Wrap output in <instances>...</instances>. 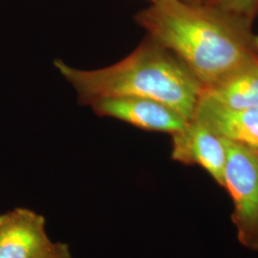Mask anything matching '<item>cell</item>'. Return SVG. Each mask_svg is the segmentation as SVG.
Returning <instances> with one entry per match:
<instances>
[{
	"mask_svg": "<svg viewBox=\"0 0 258 258\" xmlns=\"http://www.w3.org/2000/svg\"><path fill=\"white\" fill-rule=\"evenodd\" d=\"M186 3H191V4H204L206 0H182Z\"/></svg>",
	"mask_w": 258,
	"mask_h": 258,
	"instance_id": "cell-11",
	"label": "cell"
},
{
	"mask_svg": "<svg viewBox=\"0 0 258 258\" xmlns=\"http://www.w3.org/2000/svg\"><path fill=\"white\" fill-rule=\"evenodd\" d=\"M52 243L42 215L25 208L0 214V258H37Z\"/></svg>",
	"mask_w": 258,
	"mask_h": 258,
	"instance_id": "cell-6",
	"label": "cell"
},
{
	"mask_svg": "<svg viewBox=\"0 0 258 258\" xmlns=\"http://www.w3.org/2000/svg\"><path fill=\"white\" fill-rule=\"evenodd\" d=\"M54 65L83 105L110 98H146L191 120L203 93V85L188 68L149 37L123 59L104 68L78 69L58 58Z\"/></svg>",
	"mask_w": 258,
	"mask_h": 258,
	"instance_id": "cell-2",
	"label": "cell"
},
{
	"mask_svg": "<svg viewBox=\"0 0 258 258\" xmlns=\"http://www.w3.org/2000/svg\"><path fill=\"white\" fill-rule=\"evenodd\" d=\"M202 94L231 109L258 108V57L204 88Z\"/></svg>",
	"mask_w": 258,
	"mask_h": 258,
	"instance_id": "cell-8",
	"label": "cell"
},
{
	"mask_svg": "<svg viewBox=\"0 0 258 258\" xmlns=\"http://www.w3.org/2000/svg\"><path fill=\"white\" fill-rule=\"evenodd\" d=\"M254 42H255V47L257 48L258 50V37L257 38H255V40H254Z\"/></svg>",
	"mask_w": 258,
	"mask_h": 258,
	"instance_id": "cell-13",
	"label": "cell"
},
{
	"mask_svg": "<svg viewBox=\"0 0 258 258\" xmlns=\"http://www.w3.org/2000/svg\"><path fill=\"white\" fill-rule=\"evenodd\" d=\"M171 158L186 166H200L223 187L227 151L223 139L196 120L171 135Z\"/></svg>",
	"mask_w": 258,
	"mask_h": 258,
	"instance_id": "cell-4",
	"label": "cell"
},
{
	"mask_svg": "<svg viewBox=\"0 0 258 258\" xmlns=\"http://www.w3.org/2000/svg\"><path fill=\"white\" fill-rule=\"evenodd\" d=\"M206 5L250 23L258 16V0H206Z\"/></svg>",
	"mask_w": 258,
	"mask_h": 258,
	"instance_id": "cell-9",
	"label": "cell"
},
{
	"mask_svg": "<svg viewBox=\"0 0 258 258\" xmlns=\"http://www.w3.org/2000/svg\"><path fill=\"white\" fill-rule=\"evenodd\" d=\"M91 107L98 116L121 120L143 130L170 135L181 130L188 121L171 107L146 98L103 99L93 103Z\"/></svg>",
	"mask_w": 258,
	"mask_h": 258,
	"instance_id": "cell-5",
	"label": "cell"
},
{
	"mask_svg": "<svg viewBox=\"0 0 258 258\" xmlns=\"http://www.w3.org/2000/svg\"><path fill=\"white\" fill-rule=\"evenodd\" d=\"M37 258H72V255L67 244L53 242L52 245Z\"/></svg>",
	"mask_w": 258,
	"mask_h": 258,
	"instance_id": "cell-10",
	"label": "cell"
},
{
	"mask_svg": "<svg viewBox=\"0 0 258 258\" xmlns=\"http://www.w3.org/2000/svg\"><path fill=\"white\" fill-rule=\"evenodd\" d=\"M148 37L178 57L207 88L258 57L250 23L206 4L171 0L135 17Z\"/></svg>",
	"mask_w": 258,
	"mask_h": 258,
	"instance_id": "cell-1",
	"label": "cell"
},
{
	"mask_svg": "<svg viewBox=\"0 0 258 258\" xmlns=\"http://www.w3.org/2000/svg\"><path fill=\"white\" fill-rule=\"evenodd\" d=\"M223 141L227 151L223 187L232 201L231 220L240 244L258 251V150Z\"/></svg>",
	"mask_w": 258,
	"mask_h": 258,
	"instance_id": "cell-3",
	"label": "cell"
},
{
	"mask_svg": "<svg viewBox=\"0 0 258 258\" xmlns=\"http://www.w3.org/2000/svg\"><path fill=\"white\" fill-rule=\"evenodd\" d=\"M194 119L223 140L258 150V108L231 109L202 94Z\"/></svg>",
	"mask_w": 258,
	"mask_h": 258,
	"instance_id": "cell-7",
	"label": "cell"
},
{
	"mask_svg": "<svg viewBox=\"0 0 258 258\" xmlns=\"http://www.w3.org/2000/svg\"><path fill=\"white\" fill-rule=\"evenodd\" d=\"M151 4H158V3H163V2H167V1H171V0H148Z\"/></svg>",
	"mask_w": 258,
	"mask_h": 258,
	"instance_id": "cell-12",
	"label": "cell"
}]
</instances>
